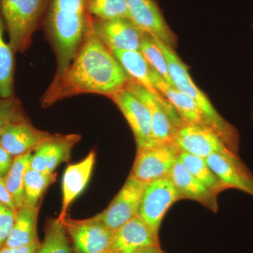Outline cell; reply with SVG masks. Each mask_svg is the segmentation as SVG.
Returning a JSON list of instances; mask_svg holds the SVG:
<instances>
[{
  "instance_id": "obj_1",
  "label": "cell",
  "mask_w": 253,
  "mask_h": 253,
  "mask_svg": "<svg viewBox=\"0 0 253 253\" xmlns=\"http://www.w3.org/2000/svg\"><path fill=\"white\" fill-rule=\"evenodd\" d=\"M129 79L112 51L94 33L86 14L81 45L66 71L55 76L42 97V106L49 107L61 100L83 94L109 97L126 87Z\"/></svg>"
},
{
  "instance_id": "obj_2",
  "label": "cell",
  "mask_w": 253,
  "mask_h": 253,
  "mask_svg": "<svg viewBox=\"0 0 253 253\" xmlns=\"http://www.w3.org/2000/svg\"><path fill=\"white\" fill-rule=\"evenodd\" d=\"M86 18L85 0L50 1L44 22L56 54L55 76L66 71L78 52L85 32Z\"/></svg>"
},
{
  "instance_id": "obj_3",
  "label": "cell",
  "mask_w": 253,
  "mask_h": 253,
  "mask_svg": "<svg viewBox=\"0 0 253 253\" xmlns=\"http://www.w3.org/2000/svg\"><path fill=\"white\" fill-rule=\"evenodd\" d=\"M154 40L166 57L168 71L174 87L194 100L204 114L208 126L219 134L233 152L239 154V134L237 129L221 117L207 96L196 85L190 76L189 68L174 49L162 42Z\"/></svg>"
},
{
  "instance_id": "obj_4",
  "label": "cell",
  "mask_w": 253,
  "mask_h": 253,
  "mask_svg": "<svg viewBox=\"0 0 253 253\" xmlns=\"http://www.w3.org/2000/svg\"><path fill=\"white\" fill-rule=\"evenodd\" d=\"M51 0H0V14L13 51H27L33 36L44 21Z\"/></svg>"
},
{
  "instance_id": "obj_5",
  "label": "cell",
  "mask_w": 253,
  "mask_h": 253,
  "mask_svg": "<svg viewBox=\"0 0 253 253\" xmlns=\"http://www.w3.org/2000/svg\"><path fill=\"white\" fill-rule=\"evenodd\" d=\"M173 143L179 152L187 153L204 159L211 155L219 154L236 165L246 166L239 155L233 152L219 134L208 126L184 123L178 128Z\"/></svg>"
},
{
  "instance_id": "obj_6",
  "label": "cell",
  "mask_w": 253,
  "mask_h": 253,
  "mask_svg": "<svg viewBox=\"0 0 253 253\" xmlns=\"http://www.w3.org/2000/svg\"><path fill=\"white\" fill-rule=\"evenodd\" d=\"M126 89L144 103L151 116V130L155 142H173L178 128L184 124L172 105L166 98H158L144 86L129 79Z\"/></svg>"
},
{
  "instance_id": "obj_7",
  "label": "cell",
  "mask_w": 253,
  "mask_h": 253,
  "mask_svg": "<svg viewBox=\"0 0 253 253\" xmlns=\"http://www.w3.org/2000/svg\"><path fill=\"white\" fill-rule=\"evenodd\" d=\"M179 200L180 196L169 178L151 181L144 186L138 216L158 235L166 213Z\"/></svg>"
},
{
  "instance_id": "obj_8",
  "label": "cell",
  "mask_w": 253,
  "mask_h": 253,
  "mask_svg": "<svg viewBox=\"0 0 253 253\" xmlns=\"http://www.w3.org/2000/svg\"><path fill=\"white\" fill-rule=\"evenodd\" d=\"M136 149L130 175L144 184L168 177L180 153L173 142Z\"/></svg>"
},
{
  "instance_id": "obj_9",
  "label": "cell",
  "mask_w": 253,
  "mask_h": 253,
  "mask_svg": "<svg viewBox=\"0 0 253 253\" xmlns=\"http://www.w3.org/2000/svg\"><path fill=\"white\" fill-rule=\"evenodd\" d=\"M146 184L129 174L111 204L102 212L94 216L110 230H117L138 215L139 204Z\"/></svg>"
},
{
  "instance_id": "obj_10",
  "label": "cell",
  "mask_w": 253,
  "mask_h": 253,
  "mask_svg": "<svg viewBox=\"0 0 253 253\" xmlns=\"http://www.w3.org/2000/svg\"><path fill=\"white\" fill-rule=\"evenodd\" d=\"M62 223L76 253H109L113 232L94 217L82 220L66 217Z\"/></svg>"
},
{
  "instance_id": "obj_11",
  "label": "cell",
  "mask_w": 253,
  "mask_h": 253,
  "mask_svg": "<svg viewBox=\"0 0 253 253\" xmlns=\"http://www.w3.org/2000/svg\"><path fill=\"white\" fill-rule=\"evenodd\" d=\"M121 110L130 126L136 144V149L157 144L153 138L151 116L144 103L126 87L110 95Z\"/></svg>"
},
{
  "instance_id": "obj_12",
  "label": "cell",
  "mask_w": 253,
  "mask_h": 253,
  "mask_svg": "<svg viewBox=\"0 0 253 253\" xmlns=\"http://www.w3.org/2000/svg\"><path fill=\"white\" fill-rule=\"evenodd\" d=\"M89 16L94 33L109 49L140 51L146 33L141 31L130 19L106 20Z\"/></svg>"
},
{
  "instance_id": "obj_13",
  "label": "cell",
  "mask_w": 253,
  "mask_h": 253,
  "mask_svg": "<svg viewBox=\"0 0 253 253\" xmlns=\"http://www.w3.org/2000/svg\"><path fill=\"white\" fill-rule=\"evenodd\" d=\"M129 19L141 31L174 49L176 37L154 0H127Z\"/></svg>"
},
{
  "instance_id": "obj_14",
  "label": "cell",
  "mask_w": 253,
  "mask_h": 253,
  "mask_svg": "<svg viewBox=\"0 0 253 253\" xmlns=\"http://www.w3.org/2000/svg\"><path fill=\"white\" fill-rule=\"evenodd\" d=\"M52 135L33 126L27 116H24L6 126L0 139V145L16 157L31 154Z\"/></svg>"
},
{
  "instance_id": "obj_15",
  "label": "cell",
  "mask_w": 253,
  "mask_h": 253,
  "mask_svg": "<svg viewBox=\"0 0 253 253\" xmlns=\"http://www.w3.org/2000/svg\"><path fill=\"white\" fill-rule=\"evenodd\" d=\"M81 139V134H53L35 150L31 168L42 172H54L61 163L69 161L73 147Z\"/></svg>"
},
{
  "instance_id": "obj_16",
  "label": "cell",
  "mask_w": 253,
  "mask_h": 253,
  "mask_svg": "<svg viewBox=\"0 0 253 253\" xmlns=\"http://www.w3.org/2000/svg\"><path fill=\"white\" fill-rule=\"evenodd\" d=\"M159 246L158 235L137 215L113 231L108 253H136L146 248Z\"/></svg>"
},
{
  "instance_id": "obj_17",
  "label": "cell",
  "mask_w": 253,
  "mask_h": 253,
  "mask_svg": "<svg viewBox=\"0 0 253 253\" xmlns=\"http://www.w3.org/2000/svg\"><path fill=\"white\" fill-rule=\"evenodd\" d=\"M96 153L91 151L83 161L68 165L62 179V206L58 219L67 217L68 208L85 189L94 169Z\"/></svg>"
},
{
  "instance_id": "obj_18",
  "label": "cell",
  "mask_w": 253,
  "mask_h": 253,
  "mask_svg": "<svg viewBox=\"0 0 253 253\" xmlns=\"http://www.w3.org/2000/svg\"><path fill=\"white\" fill-rule=\"evenodd\" d=\"M168 178L177 190L181 199L196 201L213 212L218 211L217 196L211 192L176 160Z\"/></svg>"
},
{
  "instance_id": "obj_19",
  "label": "cell",
  "mask_w": 253,
  "mask_h": 253,
  "mask_svg": "<svg viewBox=\"0 0 253 253\" xmlns=\"http://www.w3.org/2000/svg\"><path fill=\"white\" fill-rule=\"evenodd\" d=\"M206 161L227 189H239L253 196V175L247 166L236 165L219 154L211 155Z\"/></svg>"
},
{
  "instance_id": "obj_20",
  "label": "cell",
  "mask_w": 253,
  "mask_h": 253,
  "mask_svg": "<svg viewBox=\"0 0 253 253\" xmlns=\"http://www.w3.org/2000/svg\"><path fill=\"white\" fill-rule=\"evenodd\" d=\"M153 79L156 89L172 105L184 123L208 126L204 114L190 96L169 85L154 69Z\"/></svg>"
},
{
  "instance_id": "obj_21",
  "label": "cell",
  "mask_w": 253,
  "mask_h": 253,
  "mask_svg": "<svg viewBox=\"0 0 253 253\" xmlns=\"http://www.w3.org/2000/svg\"><path fill=\"white\" fill-rule=\"evenodd\" d=\"M40 206H23L16 210L11 232L4 247L16 248L40 243L37 231Z\"/></svg>"
},
{
  "instance_id": "obj_22",
  "label": "cell",
  "mask_w": 253,
  "mask_h": 253,
  "mask_svg": "<svg viewBox=\"0 0 253 253\" xmlns=\"http://www.w3.org/2000/svg\"><path fill=\"white\" fill-rule=\"evenodd\" d=\"M131 79L144 86L158 98H164L156 89L153 79L154 68L150 66L139 51H123L109 49Z\"/></svg>"
},
{
  "instance_id": "obj_23",
  "label": "cell",
  "mask_w": 253,
  "mask_h": 253,
  "mask_svg": "<svg viewBox=\"0 0 253 253\" xmlns=\"http://www.w3.org/2000/svg\"><path fill=\"white\" fill-rule=\"evenodd\" d=\"M178 158L186 169L215 196L227 189L204 158L184 152L179 153Z\"/></svg>"
},
{
  "instance_id": "obj_24",
  "label": "cell",
  "mask_w": 253,
  "mask_h": 253,
  "mask_svg": "<svg viewBox=\"0 0 253 253\" xmlns=\"http://www.w3.org/2000/svg\"><path fill=\"white\" fill-rule=\"evenodd\" d=\"M5 26L0 14V99L14 96V51L4 39Z\"/></svg>"
},
{
  "instance_id": "obj_25",
  "label": "cell",
  "mask_w": 253,
  "mask_h": 253,
  "mask_svg": "<svg viewBox=\"0 0 253 253\" xmlns=\"http://www.w3.org/2000/svg\"><path fill=\"white\" fill-rule=\"evenodd\" d=\"M56 180V173L42 172L30 168L25 174L23 184L24 206H40L46 189Z\"/></svg>"
},
{
  "instance_id": "obj_26",
  "label": "cell",
  "mask_w": 253,
  "mask_h": 253,
  "mask_svg": "<svg viewBox=\"0 0 253 253\" xmlns=\"http://www.w3.org/2000/svg\"><path fill=\"white\" fill-rule=\"evenodd\" d=\"M33 154L21 155L14 157L12 167L4 178L5 185L16 210L24 206L23 204V184L25 174L30 168Z\"/></svg>"
},
{
  "instance_id": "obj_27",
  "label": "cell",
  "mask_w": 253,
  "mask_h": 253,
  "mask_svg": "<svg viewBox=\"0 0 253 253\" xmlns=\"http://www.w3.org/2000/svg\"><path fill=\"white\" fill-rule=\"evenodd\" d=\"M38 253H71L67 232L58 218L46 219L44 239Z\"/></svg>"
},
{
  "instance_id": "obj_28",
  "label": "cell",
  "mask_w": 253,
  "mask_h": 253,
  "mask_svg": "<svg viewBox=\"0 0 253 253\" xmlns=\"http://www.w3.org/2000/svg\"><path fill=\"white\" fill-rule=\"evenodd\" d=\"M86 14L100 19L129 18L127 0H85Z\"/></svg>"
},
{
  "instance_id": "obj_29",
  "label": "cell",
  "mask_w": 253,
  "mask_h": 253,
  "mask_svg": "<svg viewBox=\"0 0 253 253\" xmlns=\"http://www.w3.org/2000/svg\"><path fill=\"white\" fill-rule=\"evenodd\" d=\"M139 51L143 54L150 66L154 68L169 85L174 87L169 76L168 63L164 54L152 37L145 34Z\"/></svg>"
},
{
  "instance_id": "obj_30",
  "label": "cell",
  "mask_w": 253,
  "mask_h": 253,
  "mask_svg": "<svg viewBox=\"0 0 253 253\" xmlns=\"http://www.w3.org/2000/svg\"><path fill=\"white\" fill-rule=\"evenodd\" d=\"M26 116L21 101L16 96L0 99V139L10 123Z\"/></svg>"
},
{
  "instance_id": "obj_31",
  "label": "cell",
  "mask_w": 253,
  "mask_h": 253,
  "mask_svg": "<svg viewBox=\"0 0 253 253\" xmlns=\"http://www.w3.org/2000/svg\"><path fill=\"white\" fill-rule=\"evenodd\" d=\"M16 211L0 202V251L4 248L15 219Z\"/></svg>"
},
{
  "instance_id": "obj_32",
  "label": "cell",
  "mask_w": 253,
  "mask_h": 253,
  "mask_svg": "<svg viewBox=\"0 0 253 253\" xmlns=\"http://www.w3.org/2000/svg\"><path fill=\"white\" fill-rule=\"evenodd\" d=\"M14 157L0 145V176L6 177L12 167Z\"/></svg>"
},
{
  "instance_id": "obj_33",
  "label": "cell",
  "mask_w": 253,
  "mask_h": 253,
  "mask_svg": "<svg viewBox=\"0 0 253 253\" xmlns=\"http://www.w3.org/2000/svg\"><path fill=\"white\" fill-rule=\"evenodd\" d=\"M40 244L41 243L16 248L4 247L0 253H38Z\"/></svg>"
},
{
  "instance_id": "obj_34",
  "label": "cell",
  "mask_w": 253,
  "mask_h": 253,
  "mask_svg": "<svg viewBox=\"0 0 253 253\" xmlns=\"http://www.w3.org/2000/svg\"><path fill=\"white\" fill-rule=\"evenodd\" d=\"M0 202L6 205L11 209L16 211V208H15L11 196H10L7 189H6V185H5L4 178H2L1 176H0Z\"/></svg>"
},
{
  "instance_id": "obj_35",
  "label": "cell",
  "mask_w": 253,
  "mask_h": 253,
  "mask_svg": "<svg viewBox=\"0 0 253 253\" xmlns=\"http://www.w3.org/2000/svg\"><path fill=\"white\" fill-rule=\"evenodd\" d=\"M136 253H166L161 249V246H152V247L146 248L138 251Z\"/></svg>"
},
{
  "instance_id": "obj_36",
  "label": "cell",
  "mask_w": 253,
  "mask_h": 253,
  "mask_svg": "<svg viewBox=\"0 0 253 253\" xmlns=\"http://www.w3.org/2000/svg\"></svg>"
}]
</instances>
